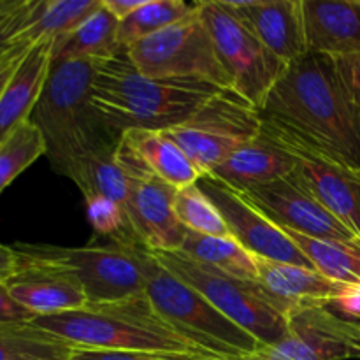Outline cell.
<instances>
[{"label":"cell","instance_id":"obj_1","mask_svg":"<svg viewBox=\"0 0 360 360\" xmlns=\"http://www.w3.org/2000/svg\"><path fill=\"white\" fill-rule=\"evenodd\" d=\"M259 112L264 132L287 150L360 171V109L330 56L308 53L290 63Z\"/></svg>","mask_w":360,"mask_h":360},{"label":"cell","instance_id":"obj_2","mask_svg":"<svg viewBox=\"0 0 360 360\" xmlns=\"http://www.w3.org/2000/svg\"><path fill=\"white\" fill-rule=\"evenodd\" d=\"M224 90L202 79H157L144 76L125 49L101 63L91 86V102L111 132L169 130L192 118Z\"/></svg>","mask_w":360,"mask_h":360},{"label":"cell","instance_id":"obj_3","mask_svg":"<svg viewBox=\"0 0 360 360\" xmlns=\"http://www.w3.org/2000/svg\"><path fill=\"white\" fill-rule=\"evenodd\" d=\"M102 62L53 60L30 122L41 130L46 158L65 176L79 158L118 144L91 102V86Z\"/></svg>","mask_w":360,"mask_h":360},{"label":"cell","instance_id":"obj_4","mask_svg":"<svg viewBox=\"0 0 360 360\" xmlns=\"http://www.w3.org/2000/svg\"><path fill=\"white\" fill-rule=\"evenodd\" d=\"M32 323L76 348L213 359L176 334L153 311L146 294L116 304L86 306L60 315L35 316Z\"/></svg>","mask_w":360,"mask_h":360},{"label":"cell","instance_id":"obj_5","mask_svg":"<svg viewBox=\"0 0 360 360\" xmlns=\"http://www.w3.org/2000/svg\"><path fill=\"white\" fill-rule=\"evenodd\" d=\"M13 248L25 266L70 274L83 288L88 306L116 304L146 294L148 274L153 264V255L146 246L116 243L84 248L16 243Z\"/></svg>","mask_w":360,"mask_h":360},{"label":"cell","instance_id":"obj_6","mask_svg":"<svg viewBox=\"0 0 360 360\" xmlns=\"http://www.w3.org/2000/svg\"><path fill=\"white\" fill-rule=\"evenodd\" d=\"M153 311L176 334L218 360H245L260 347L259 341L218 311L202 294L186 285L155 260L146 283Z\"/></svg>","mask_w":360,"mask_h":360},{"label":"cell","instance_id":"obj_7","mask_svg":"<svg viewBox=\"0 0 360 360\" xmlns=\"http://www.w3.org/2000/svg\"><path fill=\"white\" fill-rule=\"evenodd\" d=\"M151 255L260 345H274L287 336V315L259 281L231 276L179 252H151Z\"/></svg>","mask_w":360,"mask_h":360},{"label":"cell","instance_id":"obj_8","mask_svg":"<svg viewBox=\"0 0 360 360\" xmlns=\"http://www.w3.org/2000/svg\"><path fill=\"white\" fill-rule=\"evenodd\" d=\"M260 130L262 120L259 109L232 88H224L192 118L164 132L204 176L243 144L255 139Z\"/></svg>","mask_w":360,"mask_h":360},{"label":"cell","instance_id":"obj_9","mask_svg":"<svg viewBox=\"0 0 360 360\" xmlns=\"http://www.w3.org/2000/svg\"><path fill=\"white\" fill-rule=\"evenodd\" d=\"M130 62L148 77L202 79L231 88L218 62L213 39L199 14V6L178 23L125 48Z\"/></svg>","mask_w":360,"mask_h":360},{"label":"cell","instance_id":"obj_10","mask_svg":"<svg viewBox=\"0 0 360 360\" xmlns=\"http://www.w3.org/2000/svg\"><path fill=\"white\" fill-rule=\"evenodd\" d=\"M199 14L213 39L218 62L231 88L260 109L288 65L229 13L220 0L199 2Z\"/></svg>","mask_w":360,"mask_h":360},{"label":"cell","instance_id":"obj_11","mask_svg":"<svg viewBox=\"0 0 360 360\" xmlns=\"http://www.w3.org/2000/svg\"><path fill=\"white\" fill-rule=\"evenodd\" d=\"M116 160L129 178L127 214L139 241L150 252H179L186 229L174 213L178 188L151 172L123 136L116 146Z\"/></svg>","mask_w":360,"mask_h":360},{"label":"cell","instance_id":"obj_12","mask_svg":"<svg viewBox=\"0 0 360 360\" xmlns=\"http://www.w3.org/2000/svg\"><path fill=\"white\" fill-rule=\"evenodd\" d=\"M360 359V322L345 319L326 304H302L287 315V336L260 345L245 360Z\"/></svg>","mask_w":360,"mask_h":360},{"label":"cell","instance_id":"obj_13","mask_svg":"<svg viewBox=\"0 0 360 360\" xmlns=\"http://www.w3.org/2000/svg\"><path fill=\"white\" fill-rule=\"evenodd\" d=\"M197 186L217 206L231 236L246 252L257 259L315 269L285 231L273 224L241 192L210 174L200 176Z\"/></svg>","mask_w":360,"mask_h":360},{"label":"cell","instance_id":"obj_14","mask_svg":"<svg viewBox=\"0 0 360 360\" xmlns=\"http://www.w3.org/2000/svg\"><path fill=\"white\" fill-rule=\"evenodd\" d=\"M280 229L323 241L355 243L357 236L345 227L295 174L241 192Z\"/></svg>","mask_w":360,"mask_h":360},{"label":"cell","instance_id":"obj_15","mask_svg":"<svg viewBox=\"0 0 360 360\" xmlns=\"http://www.w3.org/2000/svg\"><path fill=\"white\" fill-rule=\"evenodd\" d=\"M220 4L287 65L308 55L301 0H220Z\"/></svg>","mask_w":360,"mask_h":360},{"label":"cell","instance_id":"obj_16","mask_svg":"<svg viewBox=\"0 0 360 360\" xmlns=\"http://www.w3.org/2000/svg\"><path fill=\"white\" fill-rule=\"evenodd\" d=\"M290 151V150H288ZM299 181L360 239V171L316 155L290 151Z\"/></svg>","mask_w":360,"mask_h":360},{"label":"cell","instance_id":"obj_17","mask_svg":"<svg viewBox=\"0 0 360 360\" xmlns=\"http://www.w3.org/2000/svg\"><path fill=\"white\" fill-rule=\"evenodd\" d=\"M301 13L308 53H360V0H301Z\"/></svg>","mask_w":360,"mask_h":360},{"label":"cell","instance_id":"obj_18","mask_svg":"<svg viewBox=\"0 0 360 360\" xmlns=\"http://www.w3.org/2000/svg\"><path fill=\"white\" fill-rule=\"evenodd\" d=\"M295 165V155L276 143L269 134L260 130L255 139L229 155L210 172V176L220 179L238 192H246L252 186L294 174Z\"/></svg>","mask_w":360,"mask_h":360},{"label":"cell","instance_id":"obj_19","mask_svg":"<svg viewBox=\"0 0 360 360\" xmlns=\"http://www.w3.org/2000/svg\"><path fill=\"white\" fill-rule=\"evenodd\" d=\"M53 44L55 41L32 44L4 86L0 94V144L23 123L30 122L51 67Z\"/></svg>","mask_w":360,"mask_h":360},{"label":"cell","instance_id":"obj_20","mask_svg":"<svg viewBox=\"0 0 360 360\" xmlns=\"http://www.w3.org/2000/svg\"><path fill=\"white\" fill-rule=\"evenodd\" d=\"M11 297L34 316L60 315L86 308L88 299L70 274L39 266H25L6 285Z\"/></svg>","mask_w":360,"mask_h":360},{"label":"cell","instance_id":"obj_21","mask_svg":"<svg viewBox=\"0 0 360 360\" xmlns=\"http://www.w3.org/2000/svg\"><path fill=\"white\" fill-rule=\"evenodd\" d=\"M259 283L281 306L285 315L302 304H330L348 292L352 285L329 280L315 269L257 259Z\"/></svg>","mask_w":360,"mask_h":360},{"label":"cell","instance_id":"obj_22","mask_svg":"<svg viewBox=\"0 0 360 360\" xmlns=\"http://www.w3.org/2000/svg\"><path fill=\"white\" fill-rule=\"evenodd\" d=\"M122 136L132 144L150 171L174 188L195 185L202 176L164 130H129Z\"/></svg>","mask_w":360,"mask_h":360},{"label":"cell","instance_id":"obj_23","mask_svg":"<svg viewBox=\"0 0 360 360\" xmlns=\"http://www.w3.org/2000/svg\"><path fill=\"white\" fill-rule=\"evenodd\" d=\"M116 146L101 148L86 157L79 158L67 178L72 179L83 193L84 200L101 197L112 200L127 211L129 202V178L116 160Z\"/></svg>","mask_w":360,"mask_h":360},{"label":"cell","instance_id":"obj_24","mask_svg":"<svg viewBox=\"0 0 360 360\" xmlns=\"http://www.w3.org/2000/svg\"><path fill=\"white\" fill-rule=\"evenodd\" d=\"M120 20L102 4L101 9L88 18L72 34L53 44V60H95L105 62L122 51L118 44Z\"/></svg>","mask_w":360,"mask_h":360},{"label":"cell","instance_id":"obj_25","mask_svg":"<svg viewBox=\"0 0 360 360\" xmlns=\"http://www.w3.org/2000/svg\"><path fill=\"white\" fill-rule=\"evenodd\" d=\"M102 4L104 0H39L34 18L20 34L18 44L58 41L94 16Z\"/></svg>","mask_w":360,"mask_h":360},{"label":"cell","instance_id":"obj_26","mask_svg":"<svg viewBox=\"0 0 360 360\" xmlns=\"http://www.w3.org/2000/svg\"><path fill=\"white\" fill-rule=\"evenodd\" d=\"M179 253L195 262L204 264V266L231 274V276L259 281L257 257L246 252L231 236L221 238V236H206L186 231Z\"/></svg>","mask_w":360,"mask_h":360},{"label":"cell","instance_id":"obj_27","mask_svg":"<svg viewBox=\"0 0 360 360\" xmlns=\"http://www.w3.org/2000/svg\"><path fill=\"white\" fill-rule=\"evenodd\" d=\"M281 231L301 248L315 271L338 283L360 287V241H323L287 229Z\"/></svg>","mask_w":360,"mask_h":360},{"label":"cell","instance_id":"obj_28","mask_svg":"<svg viewBox=\"0 0 360 360\" xmlns=\"http://www.w3.org/2000/svg\"><path fill=\"white\" fill-rule=\"evenodd\" d=\"M74 348L32 322L0 323V360H70Z\"/></svg>","mask_w":360,"mask_h":360},{"label":"cell","instance_id":"obj_29","mask_svg":"<svg viewBox=\"0 0 360 360\" xmlns=\"http://www.w3.org/2000/svg\"><path fill=\"white\" fill-rule=\"evenodd\" d=\"M199 2L186 4L183 0H146L130 16L123 18L118 25L120 48H129L171 25L178 23L197 9Z\"/></svg>","mask_w":360,"mask_h":360},{"label":"cell","instance_id":"obj_30","mask_svg":"<svg viewBox=\"0 0 360 360\" xmlns=\"http://www.w3.org/2000/svg\"><path fill=\"white\" fill-rule=\"evenodd\" d=\"M42 155L46 144L42 134L32 122L23 123L0 144V193Z\"/></svg>","mask_w":360,"mask_h":360},{"label":"cell","instance_id":"obj_31","mask_svg":"<svg viewBox=\"0 0 360 360\" xmlns=\"http://www.w3.org/2000/svg\"><path fill=\"white\" fill-rule=\"evenodd\" d=\"M174 213L179 224L186 231L199 232L206 236H221L229 238L227 225L218 213L217 206L206 197V193L195 185L183 186L174 195ZM232 238V236H231Z\"/></svg>","mask_w":360,"mask_h":360},{"label":"cell","instance_id":"obj_32","mask_svg":"<svg viewBox=\"0 0 360 360\" xmlns=\"http://www.w3.org/2000/svg\"><path fill=\"white\" fill-rule=\"evenodd\" d=\"M39 0H6L0 6V62L13 51L18 37L34 18Z\"/></svg>","mask_w":360,"mask_h":360},{"label":"cell","instance_id":"obj_33","mask_svg":"<svg viewBox=\"0 0 360 360\" xmlns=\"http://www.w3.org/2000/svg\"><path fill=\"white\" fill-rule=\"evenodd\" d=\"M70 360H213L202 357H186V355L151 354V352H112V350H88L74 348Z\"/></svg>","mask_w":360,"mask_h":360},{"label":"cell","instance_id":"obj_34","mask_svg":"<svg viewBox=\"0 0 360 360\" xmlns=\"http://www.w3.org/2000/svg\"><path fill=\"white\" fill-rule=\"evenodd\" d=\"M334 60L336 74L348 98L360 109V53L354 55L338 56Z\"/></svg>","mask_w":360,"mask_h":360},{"label":"cell","instance_id":"obj_35","mask_svg":"<svg viewBox=\"0 0 360 360\" xmlns=\"http://www.w3.org/2000/svg\"><path fill=\"white\" fill-rule=\"evenodd\" d=\"M35 316L11 297L6 285H0V323L32 322Z\"/></svg>","mask_w":360,"mask_h":360},{"label":"cell","instance_id":"obj_36","mask_svg":"<svg viewBox=\"0 0 360 360\" xmlns=\"http://www.w3.org/2000/svg\"><path fill=\"white\" fill-rule=\"evenodd\" d=\"M21 260L13 246L0 245V285H7L20 274Z\"/></svg>","mask_w":360,"mask_h":360},{"label":"cell","instance_id":"obj_37","mask_svg":"<svg viewBox=\"0 0 360 360\" xmlns=\"http://www.w3.org/2000/svg\"><path fill=\"white\" fill-rule=\"evenodd\" d=\"M28 48H30V46H27V44L16 46V48H14L13 51H11L9 55H7L6 58L0 62V94H2L4 86H6L7 81L11 79V76H13V72L16 70V67H18V63L21 62V58H23V55L27 53Z\"/></svg>","mask_w":360,"mask_h":360},{"label":"cell","instance_id":"obj_38","mask_svg":"<svg viewBox=\"0 0 360 360\" xmlns=\"http://www.w3.org/2000/svg\"><path fill=\"white\" fill-rule=\"evenodd\" d=\"M146 0H104V7L109 13L115 14L120 21L130 16L136 9H139Z\"/></svg>","mask_w":360,"mask_h":360},{"label":"cell","instance_id":"obj_39","mask_svg":"<svg viewBox=\"0 0 360 360\" xmlns=\"http://www.w3.org/2000/svg\"><path fill=\"white\" fill-rule=\"evenodd\" d=\"M4 2H6V0H0V6H2V4H4Z\"/></svg>","mask_w":360,"mask_h":360}]
</instances>
